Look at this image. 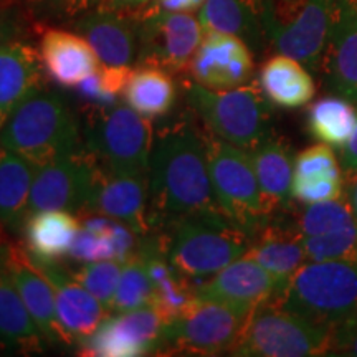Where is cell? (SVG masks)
<instances>
[{
    "mask_svg": "<svg viewBox=\"0 0 357 357\" xmlns=\"http://www.w3.org/2000/svg\"><path fill=\"white\" fill-rule=\"evenodd\" d=\"M82 126L65 100L42 88L22 101L0 128V147L43 166L83 146Z\"/></svg>",
    "mask_w": 357,
    "mask_h": 357,
    "instance_id": "cell-3",
    "label": "cell"
},
{
    "mask_svg": "<svg viewBox=\"0 0 357 357\" xmlns=\"http://www.w3.org/2000/svg\"><path fill=\"white\" fill-rule=\"evenodd\" d=\"M151 3H153V0H101V7L131 13V15H139Z\"/></svg>",
    "mask_w": 357,
    "mask_h": 357,
    "instance_id": "cell-42",
    "label": "cell"
},
{
    "mask_svg": "<svg viewBox=\"0 0 357 357\" xmlns=\"http://www.w3.org/2000/svg\"><path fill=\"white\" fill-rule=\"evenodd\" d=\"M32 19L70 20L101 6V0H20Z\"/></svg>",
    "mask_w": 357,
    "mask_h": 357,
    "instance_id": "cell-38",
    "label": "cell"
},
{
    "mask_svg": "<svg viewBox=\"0 0 357 357\" xmlns=\"http://www.w3.org/2000/svg\"><path fill=\"white\" fill-rule=\"evenodd\" d=\"M205 0H155L159 7L172 12H192L204 6Z\"/></svg>",
    "mask_w": 357,
    "mask_h": 357,
    "instance_id": "cell-43",
    "label": "cell"
},
{
    "mask_svg": "<svg viewBox=\"0 0 357 357\" xmlns=\"http://www.w3.org/2000/svg\"><path fill=\"white\" fill-rule=\"evenodd\" d=\"M189 71L194 82L205 88L243 86L253 75L252 48L236 35L207 32L192 58Z\"/></svg>",
    "mask_w": 357,
    "mask_h": 357,
    "instance_id": "cell-17",
    "label": "cell"
},
{
    "mask_svg": "<svg viewBox=\"0 0 357 357\" xmlns=\"http://www.w3.org/2000/svg\"><path fill=\"white\" fill-rule=\"evenodd\" d=\"M88 213L126 223L137 236L151 234L149 174H119L100 166L86 208L79 217Z\"/></svg>",
    "mask_w": 357,
    "mask_h": 357,
    "instance_id": "cell-14",
    "label": "cell"
},
{
    "mask_svg": "<svg viewBox=\"0 0 357 357\" xmlns=\"http://www.w3.org/2000/svg\"><path fill=\"white\" fill-rule=\"evenodd\" d=\"M344 181L347 182V190L344 192L347 202L351 205L352 215H354L356 222H357V174L349 177H344Z\"/></svg>",
    "mask_w": 357,
    "mask_h": 357,
    "instance_id": "cell-44",
    "label": "cell"
},
{
    "mask_svg": "<svg viewBox=\"0 0 357 357\" xmlns=\"http://www.w3.org/2000/svg\"><path fill=\"white\" fill-rule=\"evenodd\" d=\"M40 58L48 77L63 88H75L100 66L95 50L82 35L61 29L45 30Z\"/></svg>",
    "mask_w": 357,
    "mask_h": 357,
    "instance_id": "cell-22",
    "label": "cell"
},
{
    "mask_svg": "<svg viewBox=\"0 0 357 357\" xmlns=\"http://www.w3.org/2000/svg\"><path fill=\"white\" fill-rule=\"evenodd\" d=\"M83 146L102 169L119 174H149L154 132L149 118L129 105L89 106L82 128Z\"/></svg>",
    "mask_w": 357,
    "mask_h": 357,
    "instance_id": "cell-6",
    "label": "cell"
},
{
    "mask_svg": "<svg viewBox=\"0 0 357 357\" xmlns=\"http://www.w3.org/2000/svg\"><path fill=\"white\" fill-rule=\"evenodd\" d=\"M213 211L220 207L208 174L207 136L189 119L164 126L149 164L151 229L185 213Z\"/></svg>",
    "mask_w": 357,
    "mask_h": 357,
    "instance_id": "cell-1",
    "label": "cell"
},
{
    "mask_svg": "<svg viewBox=\"0 0 357 357\" xmlns=\"http://www.w3.org/2000/svg\"><path fill=\"white\" fill-rule=\"evenodd\" d=\"M187 101L213 137L250 151L273 134L270 100L255 84L211 89L199 83L187 88Z\"/></svg>",
    "mask_w": 357,
    "mask_h": 357,
    "instance_id": "cell-5",
    "label": "cell"
},
{
    "mask_svg": "<svg viewBox=\"0 0 357 357\" xmlns=\"http://www.w3.org/2000/svg\"><path fill=\"white\" fill-rule=\"evenodd\" d=\"M310 261L357 260V222L329 234L303 236Z\"/></svg>",
    "mask_w": 357,
    "mask_h": 357,
    "instance_id": "cell-36",
    "label": "cell"
},
{
    "mask_svg": "<svg viewBox=\"0 0 357 357\" xmlns=\"http://www.w3.org/2000/svg\"><path fill=\"white\" fill-rule=\"evenodd\" d=\"M329 356L357 357V319L333 329Z\"/></svg>",
    "mask_w": 357,
    "mask_h": 357,
    "instance_id": "cell-40",
    "label": "cell"
},
{
    "mask_svg": "<svg viewBox=\"0 0 357 357\" xmlns=\"http://www.w3.org/2000/svg\"><path fill=\"white\" fill-rule=\"evenodd\" d=\"M260 88L270 102L281 108H301L316 95L310 70L296 58L283 53L268 58L263 63Z\"/></svg>",
    "mask_w": 357,
    "mask_h": 357,
    "instance_id": "cell-27",
    "label": "cell"
},
{
    "mask_svg": "<svg viewBox=\"0 0 357 357\" xmlns=\"http://www.w3.org/2000/svg\"><path fill=\"white\" fill-rule=\"evenodd\" d=\"M151 300H153V281L142 258L134 253L131 260L124 263L109 310L113 312L132 311L149 305Z\"/></svg>",
    "mask_w": 357,
    "mask_h": 357,
    "instance_id": "cell-35",
    "label": "cell"
},
{
    "mask_svg": "<svg viewBox=\"0 0 357 357\" xmlns=\"http://www.w3.org/2000/svg\"><path fill=\"white\" fill-rule=\"evenodd\" d=\"M207 164L222 213L253 236L273 217L263 202L248 153L211 134L207 136Z\"/></svg>",
    "mask_w": 357,
    "mask_h": 357,
    "instance_id": "cell-9",
    "label": "cell"
},
{
    "mask_svg": "<svg viewBox=\"0 0 357 357\" xmlns=\"http://www.w3.org/2000/svg\"><path fill=\"white\" fill-rule=\"evenodd\" d=\"M293 222L303 236H312L344 229L356 222V218L352 215L347 199L339 197L324 202L306 204V207L296 212Z\"/></svg>",
    "mask_w": 357,
    "mask_h": 357,
    "instance_id": "cell-33",
    "label": "cell"
},
{
    "mask_svg": "<svg viewBox=\"0 0 357 357\" xmlns=\"http://www.w3.org/2000/svg\"><path fill=\"white\" fill-rule=\"evenodd\" d=\"M75 30L91 45L98 60L108 66H131L139 53L137 17L96 7L75 19Z\"/></svg>",
    "mask_w": 357,
    "mask_h": 357,
    "instance_id": "cell-19",
    "label": "cell"
},
{
    "mask_svg": "<svg viewBox=\"0 0 357 357\" xmlns=\"http://www.w3.org/2000/svg\"><path fill=\"white\" fill-rule=\"evenodd\" d=\"M271 303L331 331L351 323L357 319V260L303 263Z\"/></svg>",
    "mask_w": 357,
    "mask_h": 357,
    "instance_id": "cell-4",
    "label": "cell"
},
{
    "mask_svg": "<svg viewBox=\"0 0 357 357\" xmlns=\"http://www.w3.org/2000/svg\"><path fill=\"white\" fill-rule=\"evenodd\" d=\"M131 66H108L102 65L93 71L89 77L78 83V98L88 106H111L118 102V96L126 88L128 79L132 73Z\"/></svg>",
    "mask_w": 357,
    "mask_h": 357,
    "instance_id": "cell-34",
    "label": "cell"
},
{
    "mask_svg": "<svg viewBox=\"0 0 357 357\" xmlns=\"http://www.w3.org/2000/svg\"><path fill=\"white\" fill-rule=\"evenodd\" d=\"M43 341L19 291L6 271L0 270V351L32 354L43 349Z\"/></svg>",
    "mask_w": 357,
    "mask_h": 357,
    "instance_id": "cell-30",
    "label": "cell"
},
{
    "mask_svg": "<svg viewBox=\"0 0 357 357\" xmlns=\"http://www.w3.org/2000/svg\"><path fill=\"white\" fill-rule=\"evenodd\" d=\"M319 73L329 91L357 102V0H336Z\"/></svg>",
    "mask_w": 357,
    "mask_h": 357,
    "instance_id": "cell-18",
    "label": "cell"
},
{
    "mask_svg": "<svg viewBox=\"0 0 357 357\" xmlns=\"http://www.w3.org/2000/svg\"><path fill=\"white\" fill-rule=\"evenodd\" d=\"M30 15L20 0H0V45L24 40L30 30Z\"/></svg>",
    "mask_w": 357,
    "mask_h": 357,
    "instance_id": "cell-39",
    "label": "cell"
},
{
    "mask_svg": "<svg viewBox=\"0 0 357 357\" xmlns=\"http://www.w3.org/2000/svg\"><path fill=\"white\" fill-rule=\"evenodd\" d=\"M344 194V172L329 144L306 147L294 159L291 182L293 199L301 204L334 200Z\"/></svg>",
    "mask_w": 357,
    "mask_h": 357,
    "instance_id": "cell-23",
    "label": "cell"
},
{
    "mask_svg": "<svg viewBox=\"0 0 357 357\" xmlns=\"http://www.w3.org/2000/svg\"><path fill=\"white\" fill-rule=\"evenodd\" d=\"M7 227L3 223H0V270H2L6 258L8 255V248H10V242H8V236L6 234Z\"/></svg>",
    "mask_w": 357,
    "mask_h": 357,
    "instance_id": "cell-45",
    "label": "cell"
},
{
    "mask_svg": "<svg viewBox=\"0 0 357 357\" xmlns=\"http://www.w3.org/2000/svg\"><path fill=\"white\" fill-rule=\"evenodd\" d=\"M164 321L153 305L108 316L96 331L79 342V354L89 357H137L160 347Z\"/></svg>",
    "mask_w": 357,
    "mask_h": 357,
    "instance_id": "cell-13",
    "label": "cell"
},
{
    "mask_svg": "<svg viewBox=\"0 0 357 357\" xmlns=\"http://www.w3.org/2000/svg\"><path fill=\"white\" fill-rule=\"evenodd\" d=\"M100 164L84 146L61 154L37 169L29 199V215L66 211L82 215L95 187Z\"/></svg>",
    "mask_w": 357,
    "mask_h": 357,
    "instance_id": "cell-12",
    "label": "cell"
},
{
    "mask_svg": "<svg viewBox=\"0 0 357 357\" xmlns=\"http://www.w3.org/2000/svg\"><path fill=\"white\" fill-rule=\"evenodd\" d=\"M38 166L0 147V223L22 230L29 217V199Z\"/></svg>",
    "mask_w": 357,
    "mask_h": 357,
    "instance_id": "cell-29",
    "label": "cell"
},
{
    "mask_svg": "<svg viewBox=\"0 0 357 357\" xmlns=\"http://www.w3.org/2000/svg\"><path fill=\"white\" fill-rule=\"evenodd\" d=\"M159 238L171 265L195 284L238 260L252 245L248 231L220 211L174 217Z\"/></svg>",
    "mask_w": 357,
    "mask_h": 357,
    "instance_id": "cell-2",
    "label": "cell"
},
{
    "mask_svg": "<svg viewBox=\"0 0 357 357\" xmlns=\"http://www.w3.org/2000/svg\"><path fill=\"white\" fill-rule=\"evenodd\" d=\"M357 124L354 102L342 96H324L311 105L307 129L311 136L329 146H344Z\"/></svg>",
    "mask_w": 357,
    "mask_h": 357,
    "instance_id": "cell-32",
    "label": "cell"
},
{
    "mask_svg": "<svg viewBox=\"0 0 357 357\" xmlns=\"http://www.w3.org/2000/svg\"><path fill=\"white\" fill-rule=\"evenodd\" d=\"M123 266L124 263L116 260L89 261L71 275L83 288H86L93 296L98 298L109 310L119 278H121Z\"/></svg>",
    "mask_w": 357,
    "mask_h": 357,
    "instance_id": "cell-37",
    "label": "cell"
},
{
    "mask_svg": "<svg viewBox=\"0 0 357 357\" xmlns=\"http://www.w3.org/2000/svg\"><path fill=\"white\" fill-rule=\"evenodd\" d=\"M82 229L78 217L66 211H42L30 213L22 227L30 257L40 261H58L68 255Z\"/></svg>",
    "mask_w": 357,
    "mask_h": 357,
    "instance_id": "cell-26",
    "label": "cell"
},
{
    "mask_svg": "<svg viewBox=\"0 0 357 357\" xmlns=\"http://www.w3.org/2000/svg\"><path fill=\"white\" fill-rule=\"evenodd\" d=\"M255 169L263 202L271 217L287 208L291 195L294 159L291 147L284 139L270 134L266 139L247 151Z\"/></svg>",
    "mask_w": 357,
    "mask_h": 357,
    "instance_id": "cell-25",
    "label": "cell"
},
{
    "mask_svg": "<svg viewBox=\"0 0 357 357\" xmlns=\"http://www.w3.org/2000/svg\"><path fill=\"white\" fill-rule=\"evenodd\" d=\"M2 270L19 291L22 301L43 334L45 341L50 344H68L70 339L61 328L56 314L55 293L43 275H40L26 258L24 245L10 243L8 255Z\"/></svg>",
    "mask_w": 357,
    "mask_h": 357,
    "instance_id": "cell-20",
    "label": "cell"
},
{
    "mask_svg": "<svg viewBox=\"0 0 357 357\" xmlns=\"http://www.w3.org/2000/svg\"><path fill=\"white\" fill-rule=\"evenodd\" d=\"M248 316L220 303L195 298L192 305L164 326L159 351L177 354H230Z\"/></svg>",
    "mask_w": 357,
    "mask_h": 357,
    "instance_id": "cell-10",
    "label": "cell"
},
{
    "mask_svg": "<svg viewBox=\"0 0 357 357\" xmlns=\"http://www.w3.org/2000/svg\"><path fill=\"white\" fill-rule=\"evenodd\" d=\"M331 329L265 303L250 312L230 356L314 357L329 356Z\"/></svg>",
    "mask_w": 357,
    "mask_h": 357,
    "instance_id": "cell-8",
    "label": "cell"
},
{
    "mask_svg": "<svg viewBox=\"0 0 357 357\" xmlns=\"http://www.w3.org/2000/svg\"><path fill=\"white\" fill-rule=\"evenodd\" d=\"M123 96L136 113L146 118H160L166 116L176 102V83L167 71L141 65L132 70Z\"/></svg>",
    "mask_w": 357,
    "mask_h": 357,
    "instance_id": "cell-31",
    "label": "cell"
},
{
    "mask_svg": "<svg viewBox=\"0 0 357 357\" xmlns=\"http://www.w3.org/2000/svg\"><path fill=\"white\" fill-rule=\"evenodd\" d=\"M137 17L139 65L155 66L167 73H181L189 65L204 38L199 19L189 12H172L155 0Z\"/></svg>",
    "mask_w": 357,
    "mask_h": 357,
    "instance_id": "cell-11",
    "label": "cell"
},
{
    "mask_svg": "<svg viewBox=\"0 0 357 357\" xmlns=\"http://www.w3.org/2000/svg\"><path fill=\"white\" fill-rule=\"evenodd\" d=\"M281 291L280 281L247 255L195 287L199 298L220 303L243 316H250L258 306L271 303Z\"/></svg>",
    "mask_w": 357,
    "mask_h": 357,
    "instance_id": "cell-15",
    "label": "cell"
},
{
    "mask_svg": "<svg viewBox=\"0 0 357 357\" xmlns=\"http://www.w3.org/2000/svg\"><path fill=\"white\" fill-rule=\"evenodd\" d=\"M26 258L35 270L50 283L55 293L58 321L71 344L77 342L79 346V342L91 336L98 326L108 318L109 310L86 288H83L73 278L71 271H66L58 265V261H40L29 253Z\"/></svg>",
    "mask_w": 357,
    "mask_h": 357,
    "instance_id": "cell-16",
    "label": "cell"
},
{
    "mask_svg": "<svg viewBox=\"0 0 357 357\" xmlns=\"http://www.w3.org/2000/svg\"><path fill=\"white\" fill-rule=\"evenodd\" d=\"M341 160H342V171L344 177L354 176L357 174V124L354 132H352L351 139L341 146Z\"/></svg>",
    "mask_w": 357,
    "mask_h": 357,
    "instance_id": "cell-41",
    "label": "cell"
},
{
    "mask_svg": "<svg viewBox=\"0 0 357 357\" xmlns=\"http://www.w3.org/2000/svg\"><path fill=\"white\" fill-rule=\"evenodd\" d=\"M276 217V215H275ZM270 218L255 235L245 255L270 271L280 281L281 288L287 287L289 278L306 263V252L303 235L291 225Z\"/></svg>",
    "mask_w": 357,
    "mask_h": 357,
    "instance_id": "cell-24",
    "label": "cell"
},
{
    "mask_svg": "<svg viewBox=\"0 0 357 357\" xmlns=\"http://www.w3.org/2000/svg\"><path fill=\"white\" fill-rule=\"evenodd\" d=\"M199 22L204 33L236 35L257 52L268 45L258 17L257 0H205L200 7Z\"/></svg>",
    "mask_w": 357,
    "mask_h": 357,
    "instance_id": "cell-28",
    "label": "cell"
},
{
    "mask_svg": "<svg viewBox=\"0 0 357 357\" xmlns=\"http://www.w3.org/2000/svg\"><path fill=\"white\" fill-rule=\"evenodd\" d=\"M266 43L319 71L336 0H257Z\"/></svg>",
    "mask_w": 357,
    "mask_h": 357,
    "instance_id": "cell-7",
    "label": "cell"
},
{
    "mask_svg": "<svg viewBox=\"0 0 357 357\" xmlns=\"http://www.w3.org/2000/svg\"><path fill=\"white\" fill-rule=\"evenodd\" d=\"M40 52L25 40L0 45V128L22 101L42 88Z\"/></svg>",
    "mask_w": 357,
    "mask_h": 357,
    "instance_id": "cell-21",
    "label": "cell"
}]
</instances>
